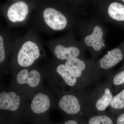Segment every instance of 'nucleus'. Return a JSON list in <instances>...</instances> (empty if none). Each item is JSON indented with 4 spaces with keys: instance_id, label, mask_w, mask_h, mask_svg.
Returning <instances> with one entry per match:
<instances>
[{
    "instance_id": "nucleus-9",
    "label": "nucleus",
    "mask_w": 124,
    "mask_h": 124,
    "mask_svg": "<svg viewBox=\"0 0 124 124\" xmlns=\"http://www.w3.org/2000/svg\"><path fill=\"white\" fill-rule=\"evenodd\" d=\"M48 46L54 58L57 60L66 61L72 58L77 57L80 54L79 49L76 46H66L59 44L54 39L49 42Z\"/></svg>"
},
{
    "instance_id": "nucleus-2",
    "label": "nucleus",
    "mask_w": 124,
    "mask_h": 124,
    "mask_svg": "<svg viewBox=\"0 0 124 124\" xmlns=\"http://www.w3.org/2000/svg\"><path fill=\"white\" fill-rule=\"evenodd\" d=\"M55 97L48 87L43 86L28 102L22 116V122L31 124H52L51 111L55 108Z\"/></svg>"
},
{
    "instance_id": "nucleus-12",
    "label": "nucleus",
    "mask_w": 124,
    "mask_h": 124,
    "mask_svg": "<svg viewBox=\"0 0 124 124\" xmlns=\"http://www.w3.org/2000/svg\"><path fill=\"white\" fill-rule=\"evenodd\" d=\"M50 62L55 70L62 76L67 85L73 87L77 82V78L70 70L67 68L65 64L63 63L58 64L53 59Z\"/></svg>"
},
{
    "instance_id": "nucleus-16",
    "label": "nucleus",
    "mask_w": 124,
    "mask_h": 124,
    "mask_svg": "<svg viewBox=\"0 0 124 124\" xmlns=\"http://www.w3.org/2000/svg\"><path fill=\"white\" fill-rule=\"evenodd\" d=\"M111 106L116 109L124 108V89L113 98L110 104Z\"/></svg>"
},
{
    "instance_id": "nucleus-6",
    "label": "nucleus",
    "mask_w": 124,
    "mask_h": 124,
    "mask_svg": "<svg viewBox=\"0 0 124 124\" xmlns=\"http://www.w3.org/2000/svg\"><path fill=\"white\" fill-rule=\"evenodd\" d=\"M35 1L17 0L7 4L5 15L9 23L18 25L26 22L32 10L37 5Z\"/></svg>"
},
{
    "instance_id": "nucleus-7",
    "label": "nucleus",
    "mask_w": 124,
    "mask_h": 124,
    "mask_svg": "<svg viewBox=\"0 0 124 124\" xmlns=\"http://www.w3.org/2000/svg\"><path fill=\"white\" fill-rule=\"evenodd\" d=\"M15 40L5 31H1L0 34V65L1 77L8 73L7 62L13 49Z\"/></svg>"
},
{
    "instance_id": "nucleus-15",
    "label": "nucleus",
    "mask_w": 124,
    "mask_h": 124,
    "mask_svg": "<svg viewBox=\"0 0 124 124\" xmlns=\"http://www.w3.org/2000/svg\"><path fill=\"white\" fill-rule=\"evenodd\" d=\"M112 98V94L110 89L107 88L101 97L97 101L95 104L96 108L99 111L104 110L111 104Z\"/></svg>"
},
{
    "instance_id": "nucleus-5",
    "label": "nucleus",
    "mask_w": 124,
    "mask_h": 124,
    "mask_svg": "<svg viewBox=\"0 0 124 124\" xmlns=\"http://www.w3.org/2000/svg\"><path fill=\"white\" fill-rule=\"evenodd\" d=\"M44 2L38 5L40 23L51 31H61L65 29L67 25V19L54 6V1Z\"/></svg>"
},
{
    "instance_id": "nucleus-3",
    "label": "nucleus",
    "mask_w": 124,
    "mask_h": 124,
    "mask_svg": "<svg viewBox=\"0 0 124 124\" xmlns=\"http://www.w3.org/2000/svg\"><path fill=\"white\" fill-rule=\"evenodd\" d=\"M29 102L22 93L1 84L0 124H21Z\"/></svg>"
},
{
    "instance_id": "nucleus-13",
    "label": "nucleus",
    "mask_w": 124,
    "mask_h": 124,
    "mask_svg": "<svg viewBox=\"0 0 124 124\" xmlns=\"http://www.w3.org/2000/svg\"><path fill=\"white\" fill-rule=\"evenodd\" d=\"M64 64L77 78L81 76L82 71L85 68L84 62L77 57L72 58L66 60Z\"/></svg>"
},
{
    "instance_id": "nucleus-17",
    "label": "nucleus",
    "mask_w": 124,
    "mask_h": 124,
    "mask_svg": "<svg viewBox=\"0 0 124 124\" xmlns=\"http://www.w3.org/2000/svg\"><path fill=\"white\" fill-rule=\"evenodd\" d=\"M88 124H113L111 118L106 116H95L89 120Z\"/></svg>"
},
{
    "instance_id": "nucleus-18",
    "label": "nucleus",
    "mask_w": 124,
    "mask_h": 124,
    "mask_svg": "<svg viewBox=\"0 0 124 124\" xmlns=\"http://www.w3.org/2000/svg\"><path fill=\"white\" fill-rule=\"evenodd\" d=\"M113 83L116 85H122L124 83V70L117 73L114 78Z\"/></svg>"
},
{
    "instance_id": "nucleus-19",
    "label": "nucleus",
    "mask_w": 124,
    "mask_h": 124,
    "mask_svg": "<svg viewBox=\"0 0 124 124\" xmlns=\"http://www.w3.org/2000/svg\"><path fill=\"white\" fill-rule=\"evenodd\" d=\"M52 124H79L76 120L74 119L68 120L66 121L63 123H54Z\"/></svg>"
},
{
    "instance_id": "nucleus-21",
    "label": "nucleus",
    "mask_w": 124,
    "mask_h": 124,
    "mask_svg": "<svg viewBox=\"0 0 124 124\" xmlns=\"http://www.w3.org/2000/svg\"><path fill=\"white\" fill-rule=\"evenodd\" d=\"M122 1H123V2H124V0H122Z\"/></svg>"
},
{
    "instance_id": "nucleus-8",
    "label": "nucleus",
    "mask_w": 124,
    "mask_h": 124,
    "mask_svg": "<svg viewBox=\"0 0 124 124\" xmlns=\"http://www.w3.org/2000/svg\"><path fill=\"white\" fill-rule=\"evenodd\" d=\"M62 97H55V108L69 116L77 115L81 110L79 100L75 95L71 94L62 95Z\"/></svg>"
},
{
    "instance_id": "nucleus-10",
    "label": "nucleus",
    "mask_w": 124,
    "mask_h": 124,
    "mask_svg": "<svg viewBox=\"0 0 124 124\" xmlns=\"http://www.w3.org/2000/svg\"><path fill=\"white\" fill-rule=\"evenodd\" d=\"M123 58V54L120 49H113L100 59V66L103 69H109L119 62Z\"/></svg>"
},
{
    "instance_id": "nucleus-1",
    "label": "nucleus",
    "mask_w": 124,
    "mask_h": 124,
    "mask_svg": "<svg viewBox=\"0 0 124 124\" xmlns=\"http://www.w3.org/2000/svg\"><path fill=\"white\" fill-rule=\"evenodd\" d=\"M37 35L32 29L23 37L15 40L8 72L13 75L20 69L32 66L44 57V51Z\"/></svg>"
},
{
    "instance_id": "nucleus-14",
    "label": "nucleus",
    "mask_w": 124,
    "mask_h": 124,
    "mask_svg": "<svg viewBox=\"0 0 124 124\" xmlns=\"http://www.w3.org/2000/svg\"><path fill=\"white\" fill-rule=\"evenodd\" d=\"M108 15L112 18L118 21H124V5L115 2L110 4L108 7Z\"/></svg>"
},
{
    "instance_id": "nucleus-4",
    "label": "nucleus",
    "mask_w": 124,
    "mask_h": 124,
    "mask_svg": "<svg viewBox=\"0 0 124 124\" xmlns=\"http://www.w3.org/2000/svg\"><path fill=\"white\" fill-rule=\"evenodd\" d=\"M43 69L36 64L17 71L12 75L10 86L25 95L31 101L44 86Z\"/></svg>"
},
{
    "instance_id": "nucleus-11",
    "label": "nucleus",
    "mask_w": 124,
    "mask_h": 124,
    "mask_svg": "<svg viewBox=\"0 0 124 124\" xmlns=\"http://www.w3.org/2000/svg\"><path fill=\"white\" fill-rule=\"evenodd\" d=\"M103 36V31L101 27L96 26L92 33L85 38V43L87 46L93 47L95 51H99L102 46Z\"/></svg>"
},
{
    "instance_id": "nucleus-20",
    "label": "nucleus",
    "mask_w": 124,
    "mask_h": 124,
    "mask_svg": "<svg viewBox=\"0 0 124 124\" xmlns=\"http://www.w3.org/2000/svg\"><path fill=\"white\" fill-rule=\"evenodd\" d=\"M116 124H124V113L121 114L117 117Z\"/></svg>"
}]
</instances>
